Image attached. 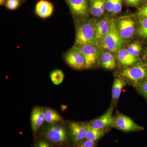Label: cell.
I'll return each mask as SVG.
<instances>
[{"label": "cell", "mask_w": 147, "mask_h": 147, "mask_svg": "<svg viewBox=\"0 0 147 147\" xmlns=\"http://www.w3.org/2000/svg\"><path fill=\"white\" fill-rule=\"evenodd\" d=\"M106 0H90V14L95 18H99L106 10Z\"/></svg>", "instance_id": "2e32d148"}, {"label": "cell", "mask_w": 147, "mask_h": 147, "mask_svg": "<svg viewBox=\"0 0 147 147\" xmlns=\"http://www.w3.org/2000/svg\"><path fill=\"white\" fill-rule=\"evenodd\" d=\"M34 147H52V146L46 139H39L36 142Z\"/></svg>", "instance_id": "83f0119b"}, {"label": "cell", "mask_w": 147, "mask_h": 147, "mask_svg": "<svg viewBox=\"0 0 147 147\" xmlns=\"http://www.w3.org/2000/svg\"><path fill=\"white\" fill-rule=\"evenodd\" d=\"M113 127L125 132L142 131L144 127L136 123L129 117L119 113L115 117Z\"/></svg>", "instance_id": "52a82bcc"}, {"label": "cell", "mask_w": 147, "mask_h": 147, "mask_svg": "<svg viewBox=\"0 0 147 147\" xmlns=\"http://www.w3.org/2000/svg\"><path fill=\"white\" fill-rule=\"evenodd\" d=\"M136 15L139 18H147V2L139 7L136 11Z\"/></svg>", "instance_id": "484cf974"}, {"label": "cell", "mask_w": 147, "mask_h": 147, "mask_svg": "<svg viewBox=\"0 0 147 147\" xmlns=\"http://www.w3.org/2000/svg\"><path fill=\"white\" fill-rule=\"evenodd\" d=\"M23 1H24V2L25 1H26V0H23Z\"/></svg>", "instance_id": "836d02e7"}, {"label": "cell", "mask_w": 147, "mask_h": 147, "mask_svg": "<svg viewBox=\"0 0 147 147\" xmlns=\"http://www.w3.org/2000/svg\"><path fill=\"white\" fill-rule=\"evenodd\" d=\"M113 108L110 107L102 116L88 124L93 128L96 129L113 127L115 118L113 116Z\"/></svg>", "instance_id": "30bf717a"}, {"label": "cell", "mask_w": 147, "mask_h": 147, "mask_svg": "<svg viewBox=\"0 0 147 147\" xmlns=\"http://www.w3.org/2000/svg\"><path fill=\"white\" fill-rule=\"evenodd\" d=\"M118 1V0H106V11L111 15L115 10Z\"/></svg>", "instance_id": "d4e9b609"}, {"label": "cell", "mask_w": 147, "mask_h": 147, "mask_svg": "<svg viewBox=\"0 0 147 147\" xmlns=\"http://www.w3.org/2000/svg\"><path fill=\"white\" fill-rule=\"evenodd\" d=\"M111 19L108 17L94 21L96 38L98 46L99 45L101 40L106 35L110 30Z\"/></svg>", "instance_id": "7c38bea8"}, {"label": "cell", "mask_w": 147, "mask_h": 147, "mask_svg": "<svg viewBox=\"0 0 147 147\" xmlns=\"http://www.w3.org/2000/svg\"><path fill=\"white\" fill-rule=\"evenodd\" d=\"M137 34L141 38L147 40V18H140Z\"/></svg>", "instance_id": "7402d4cb"}, {"label": "cell", "mask_w": 147, "mask_h": 147, "mask_svg": "<svg viewBox=\"0 0 147 147\" xmlns=\"http://www.w3.org/2000/svg\"><path fill=\"white\" fill-rule=\"evenodd\" d=\"M136 87L139 93L147 100V81L139 84Z\"/></svg>", "instance_id": "4316f807"}, {"label": "cell", "mask_w": 147, "mask_h": 147, "mask_svg": "<svg viewBox=\"0 0 147 147\" xmlns=\"http://www.w3.org/2000/svg\"><path fill=\"white\" fill-rule=\"evenodd\" d=\"M50 77L53 84L55 85H59L63 82L65 76L62 70L57 69L51 72Z\"/></svg>", "instance_id": "44dd1931"}, {"label": "cell", "mask_w": 147, "mask_h": 147, "mask_svg": "<svg viewBox=\"0 0 147 147\" xmlns=\"http://www.w3.org/2000/svg\"><path fill=\"white\" fill-rule=\"evenodd\" d=\"M123 42V39L119 34L115 21L111 19L109 32L101 40L99 45L109 52L116 53L120 50Z\"/></svg>", "instance_id": "3957f363"}, {"label": "cell", "mask_w": 147, "mask_h": 147, "mask_svg": "<svg viewBox=\"0 0 147 147\" xmlns=\"http://www.w3.org/2000/svg\"><path fill=\"white\" fill-rule=\"evenodd\" d=\"M100 64L103 68L108 70H113L116 67L115 58L112 53L106 51L101 55Z\"/></svg>", "instance_id": "ac0fdd59"}, {"label": "cell", "mask_w": 147, "mask_h": 147, "mask_svg": "<svg viewBox=\"0 0 147 147\" xmlns=\"http://www.w3.org/2000/svg\"><path fill=\"white\" fill-rule=\"evenodd\" d=\"M118 60L119 63L125 67L129 66L139 63L137 57L131 55L127 49H121L117 52Z\"/></svg>", "instance_id": "9a60e30c"}, {"label": "cell", "mask_w": 147, "mask_h": 147, "mask_svg": "<svg viewBox=\"0 0 147 147\" xmlns=\"http://www.w3.org/2000/svg\"><path fill=\"white\" fill-rule=\"evenodd\" d=\"M45 121L50 125L55 124L62 120V118L55 110L48 108H43Z\"/></svg>", "instance_id": "ffe728a7"}, {"label": "cell", "mask_w": 147, "mask_h": 147, "mask_svg": "<svg viewBox=\"0 0 147 147\" xmlns=\"http://www.w3.org/2000/svg\"><path fill=\"white\" fill-rule=\"evenodd\" d=\"M45 121V116L43 108L38 106L34 108L31 116V123L33 131L34 133L37 132Z\"/></svg>", "instance_id": "5bb4252c"}, {"label": "cell", "mask_w": 147, "mask_h": 147, "mask_svg": "<svg viewBox=\"0 0 147 147\" xmlns=\"http://www.w3.org/2000/svg\"><path fill=\"white\" fill-rule=\"evenodd\" d=\"M54 5L47 0H40L35 7V13L40 18L45 19L52 16L54 11Z\"/></svg>", "instance_id": "4fadbf2b"}, {"label": "cell", "mask_w": 147, "mask_h": 147, "mask_svg": "<svg viewBox=\"0 0 147 147\" xmlns=\"http://www.w3.org/2000/svg\"><path fill=\"white\" fill-rule=\"evenodd\" d=\"M76 22V36L74 46L79 47L86 45L98 46L94 21L89 19Z\"/></svg>", "instance_id": "6da1fadb"}, {"label": "cell", "mask_w": 147, "mask_h": 147, "mask_svg": "<svg viewBox=\"0 0 147 147\" xmlns=\"http://www.w3.org/2000/svg\"><path fill=\"white\" fill-rule=\"evenodd\" d=\"M115 24L119 34L123 39L129 38L135 32V21L129 16L120 18Z\"/></svg>", "instance_id": "9c48e42d"}, {"label": "cell", "mask_w": 147, "mask_h": 147, "mask_svg": "<svg viewBox=\"0 0 147 147\" xmlns=\"http://www.w3.org/2000/svg\"><path fill=\"white\" fill-rule=\"evenodd\" d=\"M64 60L70 67L81 70L86 69V61L82 52L76 46L73 47L63 55Z\"/></svg>", "instance_id": "8992f818"}, {"label": "cell", "mask_w": 147, "mask_h": 147, "mask_svg": "<svg viewBox=\"0 0 147 147\" xmlns=\"http://www.w3.org/2000/svg\"><path fill=\"white\" fill-rule=\"evenodd\" d=\"M121 79L137 87L147 81V64L145 63L125 67L119 72Z\"/></svg>", "instance_id": "7a4b0ae2"}, {"label": "cell", "mask_w": 147, "mask_h": 147, "mask_svg": "<svg viewBox=\"0 0 147 147\" xmlns=\"http://www.w3.org/2000/svg\"><path fill=\"white\" fill-rule=\"evenodd\" d=\"M143 59H144V63H145L147 64V47L145 51L143 57Z\"/></svg>", "instance_id": "4dcf8cb0"}, {"label": "cell", "mask_w": 147, "mask_h": 147, "mask_svg": "<svg viewBox=\"0 0 147 147\" xmlns=\"http://www.w3.org/2000/svg\"><path fill=\"white\" fill-rule=\"evenodd\" d=\"M24 3L23 0H7L5 6L9 10H14L17 9Z\"/></svg>", "instance_id": "cb8c5ba5"}, {"label": "cell", "mask_w": 147, "mask_h": 147, "mask_svg": "<svg viewBox=\"0 0 147 147\" xmlns=\"http://www.w3.org/2000/svg\"><path fill=\"white\" fill-rule=\"evenodd\" d=\"M145 1H146V2H147V0H145Z\"/></svg>", "instance_id": "e575fe53"}, {"label": "cell", "mask_w": 147, "mask_h": 147, "mask_svg": "<svg viewBox=\"0 0 147 147\" xmlns=\"http://www.w3.org/2000/svg\"><path fill=\"white\" fill-rule=\"evenodd\" d=\"M42 134L45 139L53 144L61 146L68 142V133L61 125H50L43 130Z\"/></svg>", "instance_id": "277c9868"}, {"label": "cell", "mask_w": 147, "mask_h": 147, "mask_svg": "<svg viewBox=\"0 0 147 147\" xmlns=\"http://www.w3.org/2000/svg\"><path fill=\"white\" fill-rule=\"evenodd\" d=\"M82 52L86 61V69L91 68L100 57V50L97 45H86L76 47Z\"/></svg>", "instance_id": "ba28073f"}, {"label": "cell", "mask_w": 147, "mask_h": 147, "mask_svg": "<svg viewBox=\"0 0 147 147\" xmlns=\"http://www.w3.org/2000/svg\"><path fill=\"white\" fill-rule=\"evenodd\" d=\"M127 50L131 55L138 57L142 51V46L140 43L134 42L129 45Z\"/></svg>", "instance_id": "603a6c76"}, {"label": "cell", "mask_w": 147, "mask_h": 147, "mask_svg": "<svg viewBox=\"0 0 147 147\" xmlns=\"http://www.w3.org/2000/svg\"><path fill=\"white\" fill-rule=\"evenodd\" d=\"M126 85L125 81L121 78H115L112 88V101L116 102L120 96L121 92L123 87Z\"/></svg>", "instance_id": "d6986e66"}, {"label": "cell", "mask_w": 147, "mask_h": 147, "mask_svg": "<svg viewBox=\"0 0 147 147\" xmlns=\"http://www.w3.org/2000/svg\"><path fill=\"white\" fill-rule=\"evenodd\" d=\"M72 141L75 144L79 145L86 138L87 124L72 122L69 124Z\"/></svg>", "instance_id": "8fae6325"}, {"label": "cell", "mask_w": 147, "mask_h": 147, "mask_svg": "<svg viewBox=\"0 0 147 147\" xmlns=\"http://www.w3.org/2000/svg\"><path fill=\"white\" fill-rule=\"evenodd\" d=\"M127 5L138 7L141 5L144 0H124Z\"/></svg>", "instance_id": "f546056e"}, {"label": "cell", "mask_w": 147, "mask_h": 147, "mask_svg": "<svg viewBox=\"0 0 147 147\" xmlns=\"http://www.w3.org/2000/svg\"><path fill=\"white\" fill-rule=\"evenodd\" d=\"M95 145L96 142L86 139L78 145V147H95Z\"/></svg>", "instance_id": "f1b7e54d"}, {"label": "cell", "mask_w": 147, "mask_h": 147, "mask_svg": "<svg viewBox=\"0 0 147 147\" xmlns=\"http://www.w3.org/2000/svg\"><path fill=\"white\" fill-rule=\"evenodd\" d=\"M7 0H0V5H5Z\"/></svg>", "instance_id": "1f68e13d"}, {"label": "cell", "mask_w": 147, "mask_h": 147, "mask_svg": "<svg viewBox=\"0 0 147 147\" xmlns=\"http://www.w3.org/2000/svg\"><path fill=\"white\" fill-rule=\"evenodd\" d=\"M87 126V133L86 139L93 142H96L104 136L109 130L108 128L100 129L94 128L88 123Z\"/></svg>", "instance_id": "e0dca14e"}, {"label": "cell", "mask_w": 147, "mask_h": 147, "mask_svg": "<svg viewBox=\"0 0 147 147\" xmlns=\"http://www.w3.org/2000/svg\"><path fill=\"white\" fill-rule=\"evenodd\" d=\"M76 21L88 20L90 14V0H65Z\"/></svg>", "instance_id": "5b68a950"}, {"label": "cell", "mask_w": 147, "mask_h": 147, "mask_svg": "<svg viewBox=\"0 0 147 147\" xmlns=\"http://www.w3.org/2000/svg\"><path fill=\"white\" fill-rule=\"evenodd\" d=\"M122 3H123V1H124V0H119Z\"/></svg>", "instance_id": "d6a6232c"}]
</instances>
